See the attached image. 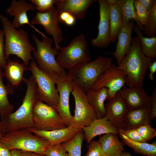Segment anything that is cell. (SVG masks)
Returning <instances> with one entry per match:
<instances>
[{"instance_id": "cell-36", "label": "cell", "mask_w": 156, "mask_h": 156, "mask_svg": "<svg viewBox=\"0 0 156 156\" xmlns=\"http://www.w3.org/2000/svg\"><path fill=\"white\" fill-rule=\"evenodd\" d=\"M57 0H31L30 1L40 13L45 12L54 7Z\"/></svg>"}, {"instance_id": "cell-44", "label": "cell", "mask_w": 156, "mask_h": 156, "mask_svg": "<svg viewBox=\"0 0 156 156\" xmlns=\"http://www.w3.org/2000/svg\"><path fill=\"white\" fill-rule=\"evenodd\" d=\"M0 156H11L10 151L0 142Z\"/></svg>"}, {"instance_id": "cell-22", "label": "cell", "mask_w": 156, "mask_h": 156, "mask_svg": "<svg viewBox=\"0 0 156 156\" xmlns=\"http://www.w3.org/2000/svg\"><path fill=\"white\" fill-rule=\"evenodd\" d=\"M95 0H57L55 5L57 14L63 12H67L76 20L82 19L87 10Z\"/></svg>"}, {"instance_id": "cell-13", "label": "cell", "mask_w": 156, "mask_h": 156, "mask_svg": "<svg viewBox=\"0 0 156 156\" xmlns=\"http://www.w3.org/2000/svg\"><path fill=\"white\" fill-rule=\"evenodd\" d=\"M59 100L56 110L67 126L71 125L73 117L69 106L70 94L72 90V81L66 73L62 75L56 82Z\"/></svg>"}, {"instance_id": "cell-23", "label": "cell", "mask_w": 156, "mask_h": 156, "mask_svg": "<svg viewBox=\"0 0 156 156\" xmlns=\"http://www.w3.org/2000/svg\"><path fill=\"white\" fill-rule=\"evenodd\" d=\"M88 101L98 118H101L106 115L105 102L108 97V89L102 88L96 90H90L86 92Z\"/></svg>"}, {"instance_id": "cell-14", "label": "cell", "mask_w": 156, "mask_h": 156, "mask_svg": "<svg viewBox=\"0 0 156 156\" xmlns=\"http://www.w3.org/2000/svg\"><path fill=\"white\" fill-rule=\"evenodd\" d=\"M99 7L100 20L98 26V34L91 41L94 47L104 48L111 43L110 40V5L107 0H98Z\"/></svg>"}, {"instance_id": "cell-12", "label": "cell", "mask_w": 156, "mask_h": 156, "mask_svg": "<svg viewBox=\"0 0 156 156\" xmlns=\"http://www.w3.org/2000/svg\"><path fill=\"white\" fill-rule=\"evenodd\" d=\"M36 13L31 22V24L33 26L39 24L43 26L46 33L52 36L56 50H60L61 47L60 44L63 41L64 38L62 30L58 25L56 7H54L45 12Z\"/></svg>"}, {"instance_id": "cell-3", "label": "cell", "mask_w": 156, "mask_h": 156, "mask_svg": "<svg viewBox=\"0 0 156 156\" xmlns=\"http://www.w3.org/2000/svg\"><path fill=\"white\" fill-rule=\"evenodd\" d=\"M5 38L4 54L7 61L10 55H15L20 58L26 66L29 61H34L31 53L35 48L30 43L28 33L22 29L17 30L6 17L0 15Z\"/></svg>"}, {"instance_id": "cell-30", "label": "cell", "mask_w": 156, "mask_h": 156, "mask_svg": "<svg viewBox=\"0 0 156 156\" xmlns=\"http://www.w3.org/2000/svg\"><path fill=\"white\" fill-rule=\"evenodd\" d=\"M134 0H118L117 3L121 14L123 26L131 20H135L140 29L142 31L144 27L137 19L134 13Z\"/></svg>"}, {"instance_id": "cell-17", "label": "cell", "mask_w": 156, "mask_h": 156, "mask_svg": "<svg viewBox=\"0 0 156 156\" xmlns=\"http://www.w3.org/2000/svg\"><path fill=\"white\" fill-rule=\"evenodd\" d=\"M107 101L105 116L119 130L122 129L124 117L129 110L124 101L118 92Z\"/></svg>"}, {"instance_id": "cell-34", "label": "cell", "mask_w": 156, "mask_h": 156, "mask_svg": "<svg viewBox=\"0 0 156 156\" xmlns=\"http://www.w3.org/2000/svg\"><path fill=\"white\" fill-rule=\"evenodd\" d=\"M84 156H110L102 149L98 141L92 140L88 144V151Z\"/></svg>"}, {"instance_id": "cell-45", "label": "cell", "mask_w": 156, "mask_h": 156, "mask_svg": "<svg viewBox=\"0 0 156 156\" xmlns=\"http://www.w3.org/2000/svg\"><path fill=\"white\" fill-rule=\"evenodd\" d=\"M21 151L23 156H45L44 155L33 152H25Z\"/></svg>"}, {"instance_id": "cell-7", "label": "cell", "mask_w": 156, "mask_h": 156, "mask_svg": "<svg viewBox=\"0 0 156 156\" xmlns=\"http://www.w3.org/2000/svg\"><path fill=\"white\" fill-rule=\"evenodd\" d=\"M56 57L62 68L69 70L77 66L91 61L88 45L82 33L73 39L66 47H60Z\"/></svg>"}, {"instance_id": "cell-38", "label": "cell", "mask_w": 156, "mask_h": 156, "mask_svg": "<svg viewBox=\"0 0 156 156\" xmlns=\"http://www.w3.org/2000/svg\"><path fill=\"white\" fill-rule=\"evenodd\" d=\"M119 133L123 134L133 141L140 142H146L139 134L136 129H121L119 130Z\"/></svg>"}, {"instance_id": "cell-35", "label": "cell", "mask_w": 156, "mask_h": 156, "mask_svg": "<svg viewBox=\"0 0 156 156\" xmlns=\"http://www.w3.org/2000/svg\"><path fill=\"white\" fill-rule=\"evenodd\" d=\"M136 129L146 142H149L156 136V131L151 127L150 124H145Z\"/></svg>"}, {"instance_id": "cell-24", "label": "cell", "mask_w": 156, "mask_h": 156, "mask_svg": "<svg viewBox=\"0 0 156 156\" xmlns=\"http://www.w3.org/2000/svg\"><path fill=\"white\" fill-rule=\"evenodd\" d=\"M4 70V76L9 83L12 87L17 86L23 81V73L25 70H28V67L17 60L9 59Z\"/></svg>"}, {"instance_id": "cell-4", "label": "cell", "mask_w": 156, "mask_h": 156, "mask_svg": "<svg viewBox=\"0 0 156 156\" xmlns=\"http://www.w3.org/2000/svg\"><path fill=\"white\" fill-rule=\"evenodd\" d=\"M112 59L100 56L92 61L79 65L67 73L68 77L86 93L91 89L112 64Z\"/></svg>"}, {"instance_id": "cell-32", "label": "cell", "mask_w": 156, "mask_h": 156, "mask_svg": "<svg viewBox=\"0 0 156 156\" xmlns=\"http://www.w3.org/2000/svg\"><path fill=\"white\" fill-rule=\"evenodd\" d=\"M142 33L146 37H155L156 34V0H155L153 6L149 11L146 23L144 25Z\"/></svg>"}, {"instance_id": "cell-21", "label": "cell", "mask_w": 156, "mask_h": 156, "mask_svg": "<svg viewBox=\"0 0 156 156\" xmlns=\"http://www.w3.org/2000/svg\"><path fill=\"white\" fill-rule=\"evenodd\" d=\"M82 131L88 145L98 135L107 133H119V130L105 116L95 119L89 125L84 127Z\"/></svg>"}, {"instance_id": "cell-47", "label": "cell", "mask_w": 156, "mask_h": 156, "mask_svg": "<svg viewBox=\"0 0 156 156\" xmlns=\"http://www.w3.org/2000/svg\"><path fill=\"white\" fill-rule=\"evenodd\" d=\"M120 156H131V155L129 152L123 151Z\"/></svg>"}, {"instance_id": "cell-15", "label": "cell", "mask_w": 156, "mask_h": 156, "mask_svg": "<svg viewBox=\"0 0 156 156\" xmlns=\"http://www.w3.org/2000/svg\"><path fill=\"white\" fill-rule=\"evenodd\" d=\"M35 9V7L31 3L27 2L25 0L18 1L13 0L10 6L7 9L6 13L10 16L14 17L12 24L15 28H18L27 24L40 34L42 36H45V35L32 25L29 22L27 12L29 10L34 11Z\"/></svg>"}, {"instance_id": "cell-50", "label": "cell", "mask_w": 156, "mask_h": 156, "mask_svg": "<svg viewBox=\"0 0 156 156\" xmlns=\"http://www.w3.org/2000/svg\"><path fill=\"white\" fill-rule=\"evenodd\" d=\"M2 136H1V135H0V138H1L2 137Z\"/></svg>"}, {"instance_id": "cell-46", "label": "cell", "mask_w": 156, "mask_h": 156, "mask_svg": "<svg viewBox=\"0 0 156 156\" xmlns=\"http://www.w3.org/2000/svg\"><path fill=\"white\" fill-rule=\"evenodd\" d=\"M11 156H23L21 151L13 149L10 151Z\"/></svg>"}, {"instance_id": "cell-40", "label": "cell", "mask_w": 156, "mask_h": 156, "mask_svg": "<svg viewBox=\"0 0 156 156\" xmlns=\"http://www.w3.org/2000/svg\"><path fill=\"white\" fill-rule=\"evenodd\" d=\"M4 38L3 31L0 29V67L3 70L4 69L7 63L4 54Z\"/></svg>"}, {"instance_id": "cell-31", "label": "cell", "mask_w": 156, "mask_h": 156, "mask_svg": "<svg viewBox=\"0 0 156 156\" xmlns=\"http://www.w3.org/2000/svg\"><path fill=\"white\" fill-rule=\"evenodd\" d=\"M84 139V135L82 130L78 132L70 141L61 144L69 156H81L82 147Z\"/></svg>"}, {"instance_id": "cell-18", "label": "cell", "mask_w": 156, "mask_h": 156, "mask_svg": "<svg viewBox=\"0 0 156 156\" xmlns=\"http://www.w3.org/2000/svg\"><path fill=\"white\" fill-rule=\"evenodd\" d=\"M30 131L46 140L51 144H61L70 141L82 129H77L71 125L62 128L51 131L29 129Z\"/></svg>"}, {"instance_id": "cell-9", "label": "cell", "mask_w": 156, "mask_h": 156, "mask_svg": "<svg viewBox=\"0 0 156 156\" xmlns=\"http://www.w3.org/2000/svg\"><path fill=\"white\" fill-rule=\"evenodd\" d=\"M33 113L36 129L51 131L67 127L56 110L40 100L35 104Z\"/></svg>"}, {"instance_id": "cell-28", "label": "cell", "mask_w": 156, "mask_h": 156, "mask_svg": "<svg viewBox=\"0 0 156 156\" xmlns=\"http://www.w3.org/2000/svg\"><path fill=\"white\" fill-rule=\"evenodd\" d=\"M125 145L132 148L136 153L147 156H156V141L151 144L131 140L123 134L119 133Z\"/></svg>"}, {"instance_id": "cell-37", "label": "cell", "mask_w": 156, "mask_h": 156, "mask_svg": "<svg viewBox=\"0 0 156 156\" xmlns=\"http://www.w3.org/2000/svg\"><path fill=\"white\" fill-rule=\"evenodd\" d=\"M67 153L61 144L50 145L47 148L45 156H65Z\"/></svg>"}, {"instance_id": "cell-1", "label": "cell", "mask_w": 156, "mask_h": 156, "mask_svg": "<svg viewBox=\"0 0 156 156\" xmlns=\"http://www.w3.org/2000/svg\"><path fill=\"white\" fill-rule=\"evenodd\" d=\"M27 89L22 103L19 108L0 121L4 131L6 133L18 130L34 127L33 109L36 102L40 100L36 84L32 75L23 78Z\"/></svg>"}, {"instance_id": "cell-42", "label": "cell", "mask_w": 156, "mask_h": 156, "mask_svg": "<svg viewBox=\"0 0 156 156\" xmlns=\"http://www.w3.org/2000/svg\"><path fill=\"white\" fill-rule=\"evenodd\" d=\"M141 4L148 11L151 9L155 0H138Z\"/></svg>"}, {"instance_id": "cell-5", "label": "cell", "mask_w": 156, "mask_h": 156, "mask_svg": "<svg viewBox=\"0 0 156 156\" xmlns=\"http://www.w3.org/2000/svg\"><path fill=\"white\" fill-rule=\"evenodd\" d=\"M0 142L10 151L16 149L43 155L51 145L45 139L33 133L29 129L7 133L1 138Z\"/></svg>"}, {"instance_id": "cell-16", "label": "cell", "mask_w": 156, "mask_h": 156, "mask_svg": "<svg viewBox=\"0 0 156 156\" xmlns=\"http://www.w3.org/2000/svg\"><path fill=\"white\" fill-rule=\"evenodd\" d=\"M129 110L146 106L151 103V97L143 87L125 86L119 92Z\"/></svg>"}, {"instance_id": "cell-27", "label": "cell", "mask_w": 156, "mask_h": 156, "mask_svg": "<svg viewBox=\"0 0 156 156\" xmlns=\"http://www.w3.org/2000/svg\"><path fill=\"white\" fill-rule=\"evenodd\" d=\"M110 7V40L114 42L123 26L121 14L117 0H107Z\"/></svg>"}, {"instance_id": "cell-11", "label": "cell", "mask_w": 156, "mask_h": 156, "mask_svg": "<svg viewBox=\"0 0 156 156\" xmlns=\"http://www.w3.org/2000/svg\"><path fill=\"white\" fill-rule=\"evenodd\" d=\"M126 83V76L118 66L112 64L105 71L91 90L102 88L108 89L107 101L114 97Z\"/></svg>"}, {"instance_id": "cell-8", "label": "cell", "mask_w": 156, "mask_h": 156, "mask_svg": "<svg viewBox=\"0 0 156 156\" xmlns=\"http://www.w3.org/2000/svg\"><path fill=\"white\" fill-rule=\"evenodd\" d=\"M72 94L74 98L75 107L71 125L77 129H82L98 118L87 100L86 93L72 81Z\"/></svg>"}, {"instance_id": "cell-10", "label": "cell", "mask_w": 156, "mask_h": 156, "mask_svg": "<svg viewBox=\"0 0 156 156\" xmlns=\"http://www.w3.org/2000/svg\"><path fill=\"white\" fill-rule=\"evenodd\" d=\"M28 70L32 73L35 81L40 99L56 109L59 95L54 81L38 68L35 61H31Z\"/></svg>"}, {"instance_id": "cell-33", "label": "cell", "mask_w": 156, "mask_h": 156, "mask_svg": "<svg viewBox=\"0 0 156 156\" xmlns=\"http://www.w3.org/2000/svg\"><path fill=\"white\" fill-rule=\"evenodd\" d=\"M134 8L135 17L143 26L146 24L148 19L149 11L139 2L138 0H134Z\"/></svg>"}, {"instance_id": "cell-19", "label": "cell", "mask_w": 156, "mask_h": 156, "mask_svg": "<svg viewBox=\"0 0 156 156\" xmlns=\"http://www.w3.org/2000/svg\"><path fill=\"white\" fill-rule=\"evenodd\" d=\"M151 103L142 107L129 110L125 114L122 129H136L146 124H150Z\"/></svg>"}, {"instance_id": "cell-43", "label": "cell", "mask_w": 156, "mask_h": 156, "mask_svg": "<svg viewBox=\"0 0 156 156\" xmlns=\"http://www.w3.org/2000/svg\"><path fill=\"white\" fill-rule=\"evenodd\" d=\"M148 69L150 71L149 77L150 79L151 80L153 79V75L156 71V61L152 62L149 65Z\"/></svg>"}, {"instance_id": "cell-26", "label": "cell", "mask_w": 156, "mask_h": 156, "mask_svg": "<svg viewBox=\"0 0 156 156\" xmlns=\"http://www.w3.org/2000/svg\"><path fill=\"white\" fill-rule=\"evenodd\" d=\"M4 77L3 69L0 67V116L2 119L12 113L14 109L8 98V94H12L13 88L9 83L5 85L3 81Z\"/></svg>"}, {"instance_id": "cell-49", "label": "cell", "mask_w": 156, "mask_h": 156, "mask_svg": "<svg viewBox=\"0 0 156 156\" xmlns=\"http://www.w3.org/2000/svg\"><path fill=\"white\" fill-rule=\"evenodd\" d=\"M65 156H69L68 154L67 153Z\"/></svg>"}, {"instance_id": "cell-6", "label": "cell", "mask_w": 156, "mask_h": 156, "mask_svg": "<svg viewBox=\"0 0 156 156\" xmlns=\"http://www.w3.org/2000/svg\"><path fill=\"white\" fill-rule=\"evenodd\" d=\"M32 38L36 49L33 52L34 57L38 64V68L50 76L55 84L59 77L66 72L58 64L56 56L59 51L52 47L53 40L47 36H42L40 41L34 34Z\"/></svg>"}, {"instance_id": "cell-25", "label": "cell", "mask_w": 156, "mask_h": 156, "mask_svg": "<svg viewBox=\"0 0 156 156\" xmlns=\"http://www.w3.org/2000/svg\"><path fill=\"white\" fill-rule=\"evenodd\" d=\"M98 141L103 150L110 156H120L124 149L125 143L120 140L116 134H105Z\"/></svg>"}, {"instance_id": "cell-48", "label": "cell", "mask_w": 156, "mask_h": 156, "mask_svg": "<svg viewBox=\"0 0 156 156\" xmlns=\"http://www.w3.org/2000/svg\"><path fill=\"white\" fill-rule=\"evenodd\" d=\"M5 134V133L3 130L0 122V135L3 136Z\"/></svg>"}, {"instance_id": "cell-41", "label": "cell", "mask_w": 156, "mask_h": 156, "mask_svg": "<svg viewBox=\"0 0 156 156\" xmlns=\"http://www.w3.org/2000/svg\"><path fill=\"white\" fill-rule=\"evenodd\" d=\"M151 97V120L156 117V88L153 90Z\"/></svg>"}, {"instance_id": "cell-39", "label": "cell", "mask_w": 156, "mask_h": 156, "mask_svg": "<svg viewBox=\"0 0 156 156\" xmlns=\"http://www.w3.org/2000/svg\"><path fill=\"white\" fill-rule=\"evenodd\" d=\"M58 21L59 24L63 23L66 25L71 26L75 23L76 19L70 13L63 12L58 14Z\"/></svg>"}, {"instance_id": "cell-2", "label": "cell", "mask_w": 156, "mask_h": 156, "mask_svg": "<svg viewBox=\"0 0 156 156\" xmlns=\"http://www.w3.org/2000/svg\"><path fill=\"white\" fill-rule=\"evenodd\" d=\"M152 60L142 52L138 36L132 38L130 50L118 66L126 76L128 87H143L145 77Z\"/></svg>"}, {"instance_id": "cell-20", "label": "cell", "mask_w": 156, "mask_h": 156, "mask_svg": "<svg viewBox=\"0 0 156 156\" xmlns=\"http://www.w3.org/2000/svg\"><path fill=\"white\" fill-rule=\"evenodd\" d=\"M134 27V20H131L122 27L117 35L115 51L110 53L115 57L118 65L130 50L132 33Z\"/></svg>"}, {"instance_id": "cell-29", "label": "cell", "mask_w": 156, "mask_h": 156, "mask_svg": "<svg viewBox=\"0 0 156 156\" xmlns=\"http://www.w3.org/2000/svg\"><path fill=\"white\" fill-rule=\"evenodd\" d=\"M134 30L137 35L140 43L142 51L147 57L153 59L156 57V37H145L142 31L138 25L134 27Z\"/></svg>"}]
</instances>
